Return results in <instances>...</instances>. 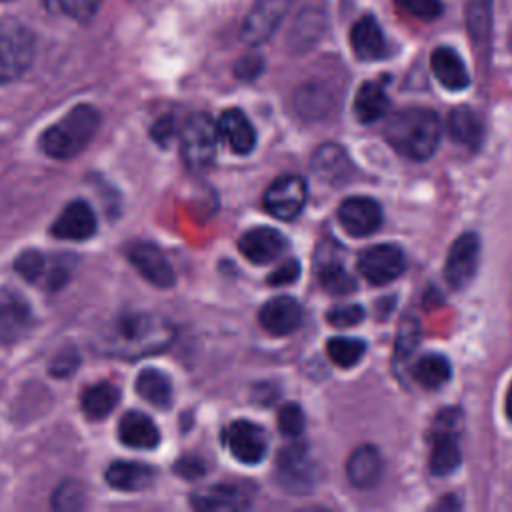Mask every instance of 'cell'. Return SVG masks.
<instances>
[{
  "label": "cell",
  "instance_id": "1",
  "mask_svg": "<svg viewBox=\"0 0 512 512\" xmlns=\"http://www.w3.org/2000/svg\"><path fill=\"white\" fill-rule=\"evenodd\" d=\"M174 340L172 324L156 314L130 312L114 318L98 336L102 354L116 358H144L168 348Z\"/></svg>",
  "mask_w": 512,
  "mask_h": 512
},
{
  "label": "cell",
  "instance_id": "2",
  "mask_svg": "<svg viewBox=\"0 0 512 512\" xmlns=\"http://www.w3.org/2000/svg\"><path fill=\"white\" fill-rule=\"evenodd\" d=\"M442 124L434 110L404 108L392 114L384 126L388 144L408 160H428L440 142Z\"/></svg>",
  "mask_w": 512,
  "mask_h": 512
},
{
  "label": "cell",
  "instance_id": "3",
  "mask_svg": "<svg viewBox=\"0 0 512 512\" xmlns=\"http://www.w3.org/2000/svg\"><path fill=\"white\" fill-rule=\"evenodd\" d=\"M100 126V114L90 104L74 106L64 118L52 124L40 138L42 150L56 160H68L80 154L94 138Z\"/></svg>",
  "mask_w": 512,
  "mask_h": 512
},
{
  "label": "cell",
  "instance_id": "4",
  "mask_svg": "<svg viewBox=\"0 0 512 512\" xmlns=\"http://www.w3.org/2000/svg\"><path fill=\"white\" fill-rule=\"evenodd\" d=\"M36 40L32 30L18 20L0 22V84L20 78L32 64Z\"/></svg>",
  "mask_w": 512,
  "mask_h": 512
},
{
  "label": "cell",
  "instance_id": "5",
  "mask_svg": "<svg viewBox=\"0 0 512 512\" xmlns=\"http://www.w3.org/2000/svg\"><path fill=\"white\" fill-rule=\"evenodd\" d=\"M218 140H220V134H218L216 122L210 116L206 114L190 116L182 128L184 164L194 172L206 170L216 156Z\"/></svg>",
  "mask_w": 512,
  "mask_h": 512
},
{
  "label": "cell",
  "instance_id": "6",
  "mask_svg": "<svg viewBox=\"0 0 512 512\" xmlns=\"http://www.w3.org/2000/svg\"><path fill=\"white\" fill-rule=\"evenodd\" d=\"M458 430H460L458 410H444L438 414L430 434L432 436V450H430L432 474L446 476L460 466L462 452L458 444Z\"/></svg>",
  "mask_w": 512,
  "mask_h": 512
},
{
  "label": "cell",
  "instance_id": "7",
  "mask_svg": "<svg viewBox=\"0 0 512 512\" xmlns=\"http://www.w3.org/2000/svg\"><path fill=\"white\" fill-rule=\"evenodd\" d=\"M406 256L396 244H374L360 252L358 270L370 284H388L402 276Z\"/></svg>",
  "mask_w": 512,
  "mask_h": 512
},
{
  "label": "cell",
  "instance_id": "8",
  "mask_svg": "<svg viewBox=\"0 0 512 512\" xmlns=\"http://www.w3.org/2000/svg\"><path fill=\"white\" fill-rule=\"evenodd\" d=\"M276 472H278V482L296 494L308 492L314 488L318 480V468L314 460L310 458L308 450L300 444L286 446L276 460Z\"/></svg>",
  "mask_w": 512,
  "mask_h": 512
},
{
  "label": "cell",
  "instance_id": "9",
  "mask_svg": "<svg viewBox=\"0 0 512 512\" xmlns=\"http://www.w3.org/2000/svg\"><path fill=\"white\" fill-rule=\"evenodd\" d=\"M308 188L304 178L286 174L276 178L264 192V208L280 220L296 218L306 204Z\"/></svg>",
  "mask_w": 512,
  "mask_h": 512
},
{
  "label": "cell",
  "instance_id": "10",
  "mask_svg": "<svg viewBox=\"0 0 512 512\" xmlns=\"http://www.w3.org/2000/svg\"><path fill=\"white\" fill-rule=\"evenodd\" d=\"M478 258H480V240L474 232L460 234L446 256L444 264V276L448 284L456 290L466 288L478 270Z\"/></svg>",
  "mask_w": 512,
  "mask_h": 512
},
{
  "label": "cell",
  "instance_id": "11",
  "mask_svg": "<svg viewBox=\"0 0 512 512\" xmlns=\"http://www.w3.org/2000/svg\"><path fill=\"white\" fill-rule=\"evenodd\" d=\"M292 0H258L242 24V40L248 44L266 42L286 16Z\"/></svg>",
  "mask_w": 512,
  "mask_h": 512
},
{
  "label": "cell",
  "instance_id": "12",
  "mask_svg": "<svg viewBox=\"0 0 512 512\" xmlns=\"http://www.w3.org/2000/svg\"><path fill=\"white\" fill-rule=\"evenodd\" d=\"M226 444L230 454L244 464H258L266 456V432L248 420H236L226 428Z\"/></svg>",
  "mask_w": 512,
  "mask_h": 512
},
{
  "label": "cell",
  "instance_id": "13",
  "mask_svg": "<svg viewBox=\"0 0 512 512\" xmlns=\"http://www.w3.org/2000/svg\"><path fill=\"white\" fill-rule=\"evenodd\" d=\"M338 222L350 236H368L380 228L382 208L372 198L352 196L338 206Z\"/></svg>",
  "mask_w": 512,
  "mask_h": 512
},
{
  "label": "cell",
  "instance_id": "14",
  "mask_svg": "<svg viewBox=\"0 0 512 512\" xmlns=\"http://www.w3.org/2000/svg\"><path fill=\"white\" fill-rule=\"evenodd\" d=\"M130 264L154 286L170 288L174 284V270L164 252L150 242H134L128 248Z\"/></svg>",
  "mask_w": 512,
  "mask_h": 512
},
{
  "label": "cell",
  "instance_id": "15",
  "mask_svg": "<svg viewBox=\"0 0 512 512\" xmlns=\"http://www.w3.org/2000/svg\"><path fill=\"white\" fill-rule=\"evenodd\" d=\"M192 504L204 512L242 510L250 504V486L246 484H214L192 494Z\"/></svg>",
  "mask_w": 512,
  "mask_h": 512
},
{
  "label": "cell",
  "instance_id": "16",
  "mask_svg": "<svg viewBox=\"0 0 512 512\" xmlns=\"http://www.w3.org/2000/svg\"><path fill=\"white\" fill-rule=\"evenodd\" d=\"M96 232L94 210L84 200L70 202L52 224V234L62 240H88Z\"/></svg>",
  "mask_w": 512,
  "mask_h": 512
},
{
  "label": "cell",
  "instance_id": "17",
  "mask_svg": "<svg viewBox=\"0 0 512 512\" xmlns=\"http://www.w3.org/2000/svg\"><path fill=\"white\" fill-rule=\"evenodd\" d=\"M238 248L246 260L254 264H268L284 252L286 238L274 228L260 226L244 232L240 236Z\"/></svg>",
  "mask_w": 512,
  "mask_h": 512
},
{
  "label": "cell",
  "instance_id": "18",
  "mask_svg": "<svg viewBox=\"0 0 512 512\" xmlns=\"http://www.w3.org/2000/svg\"><path fill=\"white\" fill-rule=\"evenodd\" d=\"M258 320L266 332L274 336H286L300 326L302 308L290 296H276L262 306Z\"/></svg>",
  "mask_w": 512,
  "mask_h": 512
},
{
  "label": "cell",
  "instance_id": "19",
  "mask_svg": "<svg viewBox=\"0 0 512 512\" xmlns=\"http://www.w3.org/2000/svg\"><path fill=\"white\" fill-rule=\"evenodd\" d=\"M216 128L220 138L236 154H248L256 144V132L246 114L238 108L224 110L216 120Z\"/></svg>",
  "mask_w": 512,
  "mask_h": 512
},
{
  "label": "cell",
  "instance_id": "20",
  "mask_svg": "<svg viewBox=\"0 0 512 512\" xmlns=\"http://www.w3.org/2000/svg\"><path fill=\"white\" fill-rule=\"evenodd\" d=\"M382 468H384V464H382L380 452L374 446L364 444V446H358L348 456L346 476L352 486L364 490V488H372L380 482Z\"/></svg>",
  "mask_w": 512,
  "mask_h": 512
},
{
  "label": "cell",
  "instance_id": "21",
  "mask_svg": "<svg viewBox=\"0 0 512 512\" xmlns=\"http://www.w3.org/2000/svg\"><path fill=\"white\" fill-rule=\"evenodd\" d=\"M430 68H432L436 80L448 90H462L470 82L468 70H466L462 58L458 56L456 50H452L448 46L434 48V52L430 54Z\"/></svg>",
  "mask_w": 512,
  "mask_h": 512
},
{
  "label": "cell",
  "instance_id": "22",
  "mask_svg": "<svg viewBox=\"0 0 512 512\" xmlns=\"http://www.w3.org/2000/svg\"><path fill=\"white\" fill-rule=\"evenodd\" d=\"M350 46L360 60H378L386 54V40L372 16H362L350 30Z\"/></svg>",
  "mask_w": 512,
  "mask_h": 512
},
{
  "label": "cell",
  "instance_id": "23",
  "mask_svg": "<svg viewBox=\"0 0 512 512\" xmlns=\"http://www.w3.org/2000/svg\"><path fill=\"white\" fill-rule=\"evenodd\" d=\"M16 272L28 282L44 280L48 286L56 288L68 278V268L62 264L50 266L46 256L38 250H26L16 258Z\"/></svg>",
  "mask_w": 512,
  "mask_h": 512
},
{
  "label": "cell",
  "instance_id": "24",
  "mask_svg": "<svg viewBox=\"0 0 512 512\" xmlns=\"http://www.w3.org/2000/svg\"><path fill=\"white\" fill-rule=\"evenodd\" d=\"M118 438L130 446L148 450L154 448L160 440L156 424L142 412H126L118 424Z\"/></svg>",
  "mask_w": 512,
  "mask_h": 512
},
{
  "label": "cell",
  "instance_id": "25",
  "mask_svg": "<svg viewBox=\"0 0 512 512\" xmlns=\"http://www.w3.org/2000/svg\"><path fill=\"white\" fill-rule=\"evenodd\" d=\"M450 136L468 148H478L484 140V122L470 106H456L448 116Z\"/></svg>",
  "mask_w": 512,
  "mask_h": 512
},
{
  "label": "cell",
  "instance_id": "26",
  "mask_svg": "<svg viewBox=\"0 0 512 512\" xmlns=\"http://www.w3.org/2000/svg\"><path fill=\"white\" fill-rule=\"evenodd\" d=\"M312 168L322 180H328L332 184L346 180L348 174L352 172V164H350L348 154L344 152V148H340L338 144H332V142L322 144L314 152Z\"/></svg>",
  "mask_w": 512,
  "mask_h": 512
},
{
  "label": "cell",
  "instance_id": "27",
  "mask_svg": "<svg viewBox=\"0 0 512 512\" xmlns=\"http://www.w3.org/2000/svg\"><path fill=\"white\" fill-rule=\"evenodd\" d=\"M154 470L142 462H112L106 470V482L124 492H134V490H144L146 486L152 484Z\"/></svg>",
  "mask_w": 512,
  "mask_h": 512
},
{
  "label": "cell",
  "instance_id": "28",
  "mask_svg": "<svg viewBox=\"0 0 512 512\" xmlns=\"http://www.w3.org/2000/svg\"><path fill=\"white\" fill-rule=\"evenodd\" d=\"M30 320V310L20 296L12 292L0 294V338H18L26 330Z\"/></svg>",
  "mask_w": 512,
  "mask_h": 512
},
{
  "label": "cell",
  "instance_id": "29",
  "mask_svg": "<svg viewBox=\"0 0 512 512\" xmlns=\"http://www.w3.org/2000/svg\"><path fill=\"white\" fill-rule=\"evenodd\" d=\"M118 398H120V392H118L116 386H112L110 382H98V384L88 386L82 392L80 408H82L86 418L100 420L116 408Z\"/></svg>",
  "mask_w": 512,
  "mask_h": 512
},
{
  "label": "cell",
  "instance_id": "30",
  "mask_svg": "<svg viewBox=\"0 0 512 512\" xmlns=\"http://www.w3.org/2000/svg\"><path fill=\"white\" fill-rule=\"evenodd\" d=\"M388 110V96L378 82H364L354 98V114L360 122L380 120Z\"/></svg>",
  "mask_w": 512,
  "mask_h": 512
},
{
  "label": "cell",
  "instance_id": "31",
  "mask_svg": "<svg viewBox=\"0 0 512 512\" xmlns=\"http://www.w3.org/2000/svg\"><path fill=\"white\" fill-rule=\"evenodd\" d=\"M412 376L414 380L426 388V390H438L442 388L450 376V362L442 356V354H426L422 358L416 360L414 368H412Z\"/></svg>",
  "mask_w": 512,
  "mask_h": 512
},
{
  "label": "cell",
  "instance_id": "32",
  "mask_svg": "<svg viewBox=\"0 0 512 512\" xmlns=\"http://www.w3.org/2000/svg\"><path fill=\"white\" fill-rule=\"evenodd\" d=\"M136 392L156 408H168L172 402V384L156 368H146L138 374Z\"/></svg>",
  "mask_w": 512,
  "mask_h": 512
},
{
  "label": "cell",
  "instance_id": "33",
  "mask_svg": "<svg viewBox=\"0 0 512 512\" xmlns=\"http://www.w3.org/2000/svg\"><path fill=\"white\" fill-rule=\"evenodd\" d=\"M326 350L334 364H338L342 368H352L354 364H358L362 360V356L366 352V342H362L358 338L336 336V338L328 340Z\"/></svg>",
  "mask_w": 512,
  "mask_h": 512
},
{
  "label": "cell",
  "instance_id": "34",
  "mask_svg": "<svg viewBox=\"0 0 512 512\" xmlns=\"http://www.w3.org/2000/svg\"><path fill=\"white\" fill-rule=\"evenodd\" d=\"M320 284L326 292L336 294V296H344L356 290V280L348 274V270L342 264L336 262H328L320 268Z\"/></svg>",
  "mask_w": 512,
  "mask_h": 512
},
{
  "label": "cell",
  "instance_id": "35",
  "mask_svg": "<svg viewBox=\"0 0 512 512\" xmlns=\"http://www.w3.org/2000/svg\"><path fill=\"white\" fill-rule=\"evenodd\" d=\"M100 4L102 0H44V6L52 14H60L78 22L90 20L98 12Z\"/></svg>",
  "mask_w": 512,
  "mask_h": 512
},
{
  "label": "cell",
  "instance_id": "36",
  "mask_svg": "<svg viewBox=\"0 0 512 512\" xmlns=\"http://www.w3.org/2000/svg\"><path fill=\"white\" fill-rule=\"evenodd\" d=\"M418 340H420V324L416 318L412 316H406L400 326H398V336H396V348H394V356H396V362H404L412 352L414 348L418 346Z\"/></svg>",
  "mask_w": 512,
  "mask_h": 512
},
{
  "label": "cell",
  "instance_id": "37",
  "mask_svg": "<svg viewBox=\"0 0 512 512\" xmlns=\"http://www.w3.org/2000/svg\"><path fill=\"white\" fill-rule=\"evenodd\" d=\"M398 10L416 18V20H434L442 14L440 0H394Z\"/></svg>",
  "mask_w": 512,
  "mask_h": 512
},
{
  "label": "cell",
  "instance_id": "38",
  "mask_svg": "<svg viewBox=\"0 0 512 512\" xmlns=\"http://www.w3.org/2000/svg\"><path fill=\"white\" fill-rule=\"evenodd\" d=\"M278 428L286 436H298L304 430V414H302L300 406H296V404L282 406V410L278 414Z\"/></svg>",
  "mask_w": 512,
  "mask_h": 512
},
{
  "label": "cell",
  "instance_id": "39",
  "mask_svg": "<svg viewBox=\"0 0 512 512\" xmlns=\"http://www.w3.org/2000/svg\"><path fill=\"white\" fill-rule=\"evenodd\" d=\"M328 322L336 328H348V326H356L360 324V320L364 318V310L358 304H348V306H338L332 308L328 312Z\"/></svg>",
  "mask_w": 512,
  "mask_h": 512
},
{
  "label": "cell",
  "instance_id": "40",
  "mask_svg": "<svg viewBox=\"0 0 512 512\" xmlns=\"http://www.w3.org/2000/svg\"><path fill=\"white\" fill-rule=\"evenodd\" d=\"M84 500V492L80 488V484L76 482H66L62 484L56 494H54V506L60 510H72V508H80Z\"/></svg>",
  "mask_w": 512,
  "mask_h": 512
},
{
  "label": "cell",
  "instance_id": "41",
  "mask_svg": "<svg viewBox=\"0 0 512 512\" xmlns=\"http://www.w3.org/2000/svg\"><path fill=\"white\" fill-rule=\"evenodd\" d=\"M300 274V264L296 260H286L284 264H280L268 278V282L272 286H286L292 284Z\"/></svg>",
  "mask_w": 512,
  "mask_h": 512
},
{
  "label": "cell",
  "instance_id": "42",
  "mask_svg": "<svg viewBox=\"0 0 512 512\" xmlns=\"http://www.w3.org/2000/svg\"><path fill=\"white\" fill-rule=\"evenodd\" d=\"M176 472L182 478L194 480V478H200L206 472V466H204V462L198 456H184V458H180L176 462Z\"/></svg>",
  "mask_w": 512,
  "mask_h": 512
},
{
  "label": "cell",
  "instance_id": "43",
  "mask_svg": "<svg viewBox=\"0 0 512 512\" xmlns=\"http://www.w3.org/2000/svg\"><path fill=\"white\" fill-rule=\"evenodd\" d=\"M174 132H176V122H174L172 116L160 118L158 122H154L152 130H150L152 138H154L160 146H166V144L170 142V138L174 136Z\"/></svg>",
  "mask_w": 512,
  "mask_h": 512
},
{
  "label": "cell",
  "instance_id": "44",
  "mask_svg": "<svg viewBox=\"0 0 512 512\" xmlns=\"http://www.w3.org/2000/svg\"><path fill=\"white\" fill-rule=\"evenodd\" d=\"M262 70V60L256 54H250L248 58H242L236 66V74L240 78H254Z\"/></svg>",
  "mask_w": 512,
  "mask_h": 512
},
{
  "label": "cell",
  "instance_id": "45",
  "mask_svg": "<svg viewBox=\"0 0 512 512\" xmlns=\"http://www.w3.org/2000/svg\"><path fill=\"white\" fill-rule=\"evenodd\" d=\"M74 364H76V352H66V354H60L54 364H52V374L56 376H66L74 370Z\"/></svg>",
  "mask_w": 512,
  "mask_h": 512
},
{
  "label": "cell",
  "instance_id": "46",
  "mask_svg": "<svg viewBox=\"0 0 512 512\" xmlns=\"http://www.w3.org/2000/svg\"><path fill=\"white\" fill-rule=\"evenodd\" d=\"M504 412L508 416V420H512V382L508 386V392H506V400H504Z\"/></svg>",
  "mask_w": 512,
  "mask_h": 512
}]
</instances>
